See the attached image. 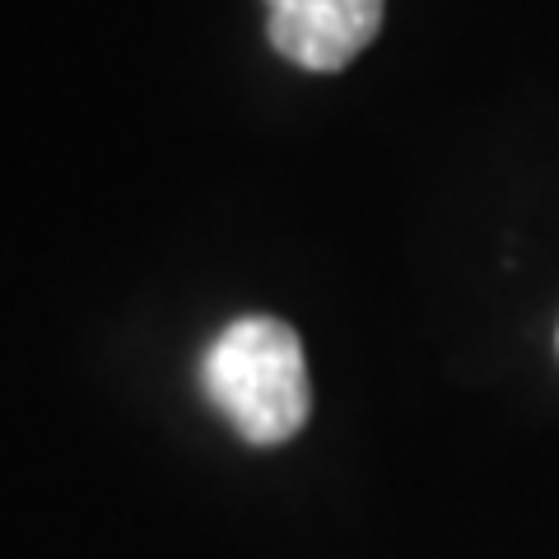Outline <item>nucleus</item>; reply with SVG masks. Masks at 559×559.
Masks as SVG:
<instances>
[{
  "label": "nucleus",
  "mask_w": 559,
  "mask_h": 559,
  "mask_svg": "<svg viewBox=\"0 0 559 559\" xmlns=\"http://www.w3.org/2000/svg\"><path fill=\"white\" fill-rule=\"evenodd\" d=\"M201 388L210 406L257 448L294 439L312 411L304 345L294 326L275 318L224 326L201 359Z\"/></svg>",
  "instance_id": "f257e3e1"
},
{
  "label": "nucleus",
  "mask_w": 559,
  "mask_h": 559,
  "mask_svg": "<svg viewBox=\"0 0 559 559\" xmlns=\"http://www.w3.org/2000/svg\"><path fill=\"white\" fill-rule=\"evenodd\" d=\"M382 0H266V33L285 61L341 70L373 43Z\"/></svg>",
  "instance_id": "f03ea898"
}]
</instances>
